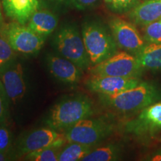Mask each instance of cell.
<instances>
[{"mask_svg": "<svg viewBox=\"0 0 161 161\" xmlns=\"http://www.w3.org/2000/svg\"><path fill=\"white\" fill-rule=\"evenodd\" d=\"M102 104L119 113L141 110L161 99V90L154 84L141 81L137 86L114 95H99Z\"/></svg>", "mask_w": 161, "mask_h": 161, "instance_id": "6da1fadb", "label": "cell"}, {"mask_svg": "<svg viewBox=\"0 0 161 161\" xmlns=\"http://www.w3.org/2000/svg\"><path fill=\"white\" fill-rule=\"evenodd\" d=\"M93 114L92 102L84 96H75L60 101L50 110L46 120L49 128L66 130Z\"/></svg>", "mask_w": 161, "mask_h": 161, "instance_id": "7a4b0ae2", "label": "cell"}, {"mask_svg": "<svg viewBox=\"0 0 161 161\" xmlns=\"http://www.w3.org/2000/svg\"><path fill=\"white\" fill-rule=\"evenodd\" d=\"M82 38L92 66L111 57L117 52V44L104 26L88 23L82 29Z\"/></svg>", "mask_w": 161, "mask_h": 161, "instance_id": "3957f363", "label": "cell"}, {"mask_svg": "<svg viewBox=\"0 0 161 161\" xmlns=\"http://www.w3.org/2000/svg\"><path fill=\"white\" fill-rule=\"evenodd\" d=\"M54 45L64 58L69 60L82 70L92 66L83 38L75 26L66 25L58 31Z\"/></svg>", "mask_w": 161, "mask_h": 161, "instance_id": "277c9868", "label": "cell"}, {"mask_svg": "<svg viewBox=\"0 0 161 161\" xmlns=\"http://www.w3.org/2000/svg\"><path fill=\"white\" fill-rule=\"evenodd\" d=\"M114 125L101 119L86 118L65 130L64 135L68 143L77 142L93 146L112 134Z\"/></svg>", "mask_w": 161, "mask_h": 161, "instance_id": "5b68a950", "label": "cell"}, {"mask_svg": "<svg viewBox=\"0 0 161 161\" xmlns=\"http://www.w3.org/2000/svg\"><path fill=\"white\" fill-rule=\"evenodd\" d=\"M0 33L16 52L25 55L38 53L43 46L45 40L28 25L15 21L6 25L4 24L0 29Z\"/></svg>", "mask_w": 161, "mask_h": 161, "instance_id": "8992f818", "label": "cell"}, {"mask_svg": "<svg viewBox=\"0 0 161 161\" xmlns=\"http://www.w3.org/2000/svg\"><path fill=\"white\" fill-rule=\"evenodd\" d=\"M143 72L136 56L125 51L114 55L90 68L91 75L139 77Z\"/></svg>", "mask_w": 161, "mask_h": 161, "instance_id": "52a82bcc", "label": "cell"}, {"mask_svg": "<svg viewBox=\"0 0 161 161\" xmlns=\"http://www.w3.org/2000/svg\"><path fill=\"white\" fill-rule=\"evenodd\" d=\"M66 142L64 134L49 127L48 128L33 130L19 140L16 155L24 157L29 153L48 147L61 148Z\"/></svg>", "mask_w": 161, "mask_h": 161, "instance_id": "ba28073f", "label": "cell"}, {"mask_svg": "<svg viewBox=\"0 0 161 161\" xmlns=\"http://www.w3.org/2000/svg\"><path fill=\"white\" fill-rule=\"evenodd\" d=\"M109 26L117 46L128 53L136 55L146 45L135 25L130 22L115 17L110 20Z\"/></svg>", "mask_w": 161, "mask_h": 161, "instance_id": "9c48e42d", "label": "cell"}, {"mask_svg": "<svg viewBox=\"0 0 161 161\" xmlns=\"http://www.w3.org/2000/svg\"><path fill=\"white\" fill-rule=\"evenodd\" d=\"M0 80L10 102L16 104L24 97L26 86L23 67L16 58L0 66Z\"/></svg>", "mask_w": 161, "mask_h": 161, "instance_id": "30bf717a", "label": "cell"}, {"mask_svg": "<svg viewBox=\"0 0 161 161\" xmlns=\"http://www.w3.org/2000/svg\"><path fill=\"white\" fill-rule=\"evenodd\" d=\"M127 132L136 136H149L161 130V102L154 103L141 110L135 119L125 125Z\"/></svg>", "mask_w": 161, "mask_h": 161, "instance_id": "8fae6325", "label": "cell"}, {"mask_svg": "<svg viewBox=\"0 0 161 161\" xmlns=\"http://www.w3.org/2000/svg\"><path fill=\"white\" fill-rule=\"evenodd\" d=\"M140 82L138 77L91 75L85 85L90 91L99 95H114L135 87Z\"/></svg>", "mask_w": 161, "mask_h": 161, "instance_id": "7c38bea8", "label": "cell"}, {"mask_svg": "<svg viewBox=\"0 0 161 161\" xmlns=\"http://www.w3.org/2000/svg\"><path fill=\"white\" fill-rule=\"evenodd\" d=\"M46 62L48 69L56 80L66 84H75L79 82L82 69L69 60L60 56L49 55Z\"/></svg>", "mask_w": 161, "mask_h": 161, "instance_id": "4fadbf2b", "label": "cell"}, {"mask_svg": "<svg viewBox=\"0 0 161 161\" xmlns=\"http://www.w3.org/2000/svg\"><path fill=\"white\" fill-rule=\"evenodd\" d=\"M5 14L14 21L26 25L39 8V0H2Z\"/></svg>", "mask_w": 161, "mask_h": 161, "instance_id": "5bb4252c", "label": "cell"}, {"mask_svg": "<svg viewBox=\"0 0 161 161\" xmlns=\"http://www.w3.org/2000/svg\"><path fill=\"white\" fill-rule=\"evenodd\" d=\"M128 17L134 24L142 26L161 19V0H146L138 3L130 10Z\"/></svg>", "mask_w": 161, "mask_h": 161, "instance_id": "9a60e30c", "label": "cell"}, {"mask_svg": "<svg viewBox=\"0 0 161 161\" xmlns=\"http://www.w3.org/2000/svg\"><path fill=\"white\" fill-rule=\"evenodd\" d=\"M58 19L48 10H37L32 14L27 25L34 31L46 38L57 28Z\"/></svg>", "mask_w": 161, "mask_h": 161, "instance_id": "2e32d148", "label": "cell"}, {"mask_svg": "<svg viewBox=\"0 0 161 161\" xmlns=\"http://www.w3.org/2000/svg\"><path fill=\"white\" fill-rule=\"evenodd\" d=\"M135 56L143 70H161V43L146 45Z\"/></svg>", "mask_w": 161, "mask_h": 161, "instance_id": "e0dca14e", "label": "cell"}, {"mask_svg": "<svg viewBox=\"0 0 161 161\" xmlns=\"http://www.w3.org/2000/svg\"><path fill=\"white\" fill-rule=\"evenodd\" d=\"M121 155L119 146L116 145H108L107 146L92 150L81 161H113L117 160Z\"/></svg>", "mask_w": 161, "mask_h": 161, "instance_id": "ac0fdd59", "label": "cell"}, {"mask_svg": "<svg viewBox=\"0 0 161 161\" xmlns=\"http://www.w3.org/2000/svg\"><path fill=\"white\" fill-rule=\"evenodd\" d=\"M91 151V146L77 142H69L63 150H60L58 161L82 160Z\"/></svg>", "mask_w": 161, "mask_h": 161, "instance_id": "d6986e66", "label": "cell"}, {"mask_svg": "<svg viewBox=\"0 0 161 161\" xmlns=\"http://www.w3.org/2000/svg\"><path fill=\"white\" fill-rule=\"evenodd\" d=\"M60 148L48 147L35 151L24 156V160L30 161H58Z\"/></svg>", "mask_w": 161, "mask_h": 161, "instance_id": "ffe728a7", "label": "cell"}, {"mask_svg": "<svg viewBox=\"0 0 161 161\" xmlns=\"http://www.w3.org/2000/svg\"><path fill=\"white\" fill-rule=\"evenodd\" d=\"M144 40L149 43H161V19L145 26Z\"/></svg>", "mask_w": 161, "mask_h": 161, "instance_id": "44dd1931", "label": "cell"}, {"mask_svg": "<svg viewBox=\"0 0 161 161\" xmlns=\"http://www.w3.org/2000/svg\"><path fill=\"white\" fill-rule=\"evenodd\" d=\"M16 58V52L0 33V66Z\"/></svg>", "mask_w": 161, "mask_h": 161, "instance_id": "7402d4cb", "label": "cell"}, {"mask_svg": "<svg viewBox=\"0 0 161 161\" xmlns=\"http://www.w3.org/2000/svg\"><path fill=\"white\" fill-rule=\"evenodd\" d=\"M12 133L5 122L0 123V151H11Z\"/></svg>", "mask_w": 161, "mask_h": 161, "instance_id": "603a6c76", "label": "cell"}, {"mask_svg": "<svg viewBox=\"0 0 161 161\" xmlns=\"http://www.w3.org/2000/svg\"><path fill=\"white\" fill-rule=\"evenodd\" d=\"M9 102L8 96L0 80V123L5 122L7 119L8 116Z\"/></svg>", "mask_w": 161, "mask_h": 161, "instance_id": "cb8c5ba5", "label": "cell"}, {"mask_svg": "<svg viewBox=\"0 0 161 161\" xmlns=\"http://www.w3.org/2000/svg\"><path fill=\"white\" fill-rule=\"evenodd\" d=\"M140 0H114L112 8L117 12H125L132 9L139 3Z\"/></svg>", "mask_w": 161, "mask_h": 161, "instance_id": "d4e9b609", "label": "cell"}, {"mask_svg": "<svg viewBox=\"0 0 161 161\" xmlns=\"http://www.w3.org/2000/svg\"><path fill=\"white\" fill-rule=\"evenodd\" d=\"M98 0H70L74 7L78 10H86L94 7Z\"/></svg>", "mask_w": 161, "mask_h": 161, "instance_id": "484cf974", "label": "cell"}, {"mask_svg": "<svg viewBox=\"0 0 161 161\" xmlns=\"http://www.w3.org/2000/svg\"><path fill=\"white\" fill-rule=\"evenodd\" d=\"M13 152L11 151H8V152H3V151H0V161H6V160H14L15 158Z\"/></svg>", "mask_w": 161, "mask_h": 161, "instance_id": "4316f807", "label": "cell"}, {"mask_svg": "<svg viewBox=\"0 0 161 161\" xmlns=\"http://www.w3.org/2000/svg\"><path fill=\"white\" fill-rule=\"evenodd\" d=\"M2 2L0 1V29L3 28L4 25V21H3V10H2Z\"/></svg>", "mask_w": 161, "mask_h": 161, "instance_id": "83f0119b", "label": "cell"}, {"mask_svg": "<svg viewBox=\"0 0 161 161\" xmlns=\"http://www.w3.org/2000/svg\"><path fill=\"white\" fill-rule=\"evenodd\" d=\"M51 1L57 2V3H64V2L68 1V0H51Z\"/></svg>", "mask_w": 161, "mask_h": 161, "instance_id": "f1b7e54d", "label": "cell"}, {"mask_svg": "<svg viewBox=\"0 0 161 161\" xmlns=\"http://www.w3.org/2000/svg\"><path fill=\"white\" fill-rule=\"evenodd\" d=\"M104 1L106 3L110 4V5H111L112 3H113V1H114V0H104Z\"/></svg>", "mask_w": 161, "mask_h": 161, "instance_id": "f546056e", "label": "cell"}]
</instances>
